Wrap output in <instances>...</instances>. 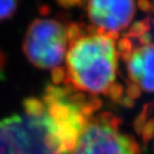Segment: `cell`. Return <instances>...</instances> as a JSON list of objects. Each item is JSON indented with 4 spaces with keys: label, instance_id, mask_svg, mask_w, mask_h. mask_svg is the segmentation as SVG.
<instances>
[{
    "label": "cell",
    "instance_id": "obj_21",
    "mask_svg": "<svg viewBox=\"0 0 154 154\" xmlns=\"http://www.w3.org/2000/svg\"><path fill=\"white\" fill-rule=\"evenodd\" d=\"M152 40V36L151 34L148 32V33H145V34L141 35L140 37H138V41H139V43L141 45L143 46H146V45H149L150 42H151Z\"/></svg>",
    "mask_w": 154,
    "mask_h": 154
},
{
    "label": "cell",
    "instance_id": "obj_18",
    "mask_svg": "<svg viewBox=\"0 0 154 154\" xmlns=\"http://www.w3.org/2000/svg\"><path fill=\"white\" fill-rule=\"evenodd\" d=\"M117 48H118L119 52L122 54L125 53H130L133 50H132V41L128 38H124L120 39L118 43H117Z\"/></svg>",
    "mask_w": 154,
    "mask_h": 154
},
{
    "label": "cell",
    "instance_id": "obj_17",
    "mask_svg": "<svg viewBox=\"0 0 154 154\" xmlns=\"http://www.w3.org/2000/svg\"><path fill=\"white\" fill-rule=\"evenodd\" d=\"M68 102L72 105H74L76 107H81L82 105L87 102V97L84 93L82 92H78V93H73L72 95H70L69 98H68Z\"/></svg>",
    "mask_w": 154,
    "mask_h": 154
},
{
    "label": "cell",
    "instance_id": "obj_24",
    "mask_svg": "<svg viewBox=\"0 0 154 154\" xmlns=\"http://www.w3.org/2000/svg\"><path fill=\"white\" fill-rule=\"evenodd\" d=\"M50 12H51V8L48 5H43L39 8V13L42 16H47V15L50 14Z\"/></svg>",
    "mask_w": 154,
    "mask_h": 154
},
{
    "label": "cell",
    "instance_id": "obj_5",
    "mask_svg": "<svg viewBox=\"0 0 154 154\" xmlns=\"http://www.w3.org/2000/svg\"><path fill=\"white\" fill-rule=\"evenodd\" d=\"M136 10L134 1L99 0L87 3L89 19L93 25L105 31L118 32L131 22Z\"/></svg>",
    "mask_w": 154,
    "mask_h": 154
},
{
    "label": "cell",
    "instance_id": "obj_22",
    "mask_svg": "<svg viewBox=\"0 0 154 154\" xmlns=\"http://www.w3.org/2000/svg\"><path fill=\"white\" fill-rule=\"evenodd\" d=\"M119 104H121V105H123L124 107H127V108H131V107L134 106V100L130 99V98L127 96H123Z\"/></svg>",
    "mask_w": 154,
    "mask_h": 154
},
{
    "label": "cell",
    "instance_id": "obj_3",
    "mask_svg": "<svg viewBox=\"0 0 154 154\" xmlns=\"http://www.w3.org/2000/svg\"><path fill=\"white\" fill-rule=\"evenodd\" d=\"M65 27L54 19H35L27 29L23 51L33 65L41 69L59 66L66 54Z\"/></svg>",
    "mask_w": 154,
    "mask_h": 154
},
{
    "label": "cell",
    "instance_id": "obj_10",
    "mask_svg": "<svg viewBox=\"0 0 154 154\" xmlns=\"http://www.w3.org/2000/svg\"><path fill=\"white\" fill-rule=\"evenodd\" d=\"M93 121L100 123V124L107 125L111 128L118 129L119 126L121 125L122 119L118 118L115 115H113L110 112H101L100 114H98L95 118L93 119Z\"/></svg>",
    "mask_w": 154,
    "mask_h": 154
},
{
    "label": "cell",
    "instance_id": "obj_9",
    "mask_svg": "<svg viewBox=\"0 0 154 154\" xmlns=\"http://www.w3.org/2000/svg\"><path fill=\"white\" fill-rule=\"evenodd\" d=\"M153 109H154V103L153 102L144 104L141 112L137 115L136 118H135L134 122H133V128L138 135H140L141 130H142L144 124L147 122V119H148L149 115L152 113Z\"/></svg>",
    "mask_w": 154,
    "mask_h": 154
},
{
    "label": "cell",
    "instance_id": "obj_2",
    "mask_svg": "<svg viewBox=\"0 0 154 154\" xmlns=\"http://www.w3.org/2000/svg\"><path fill=\"white\" fill-rule=\"evenodd\" d=\"M0 154H64L56 123L47 112L1 119Z\"/></svg>",
    "mask_w": 154,
    "mask_h": 154
},
{
    "label": "cell",
    "instance_id": "obj_1",
    "mask_svg": "<svg viewBox=\"0 0 154 154\" xmlns=\"http://www.w3.org/2000/svg\"><path fill=\"white\" fill-rule=\"evenodd\" d=\"M66 62L65 82L79 90L104 94L116 78L114 41L100 35L81 37L70 44Z\"/></svg>",
    "mask_w": 154,
    "mask_h": 154
},
{
    "label": "cell",
    "instance_id": "obj_16",
    "mask_svg": "<svg viewBox=\"0 0 154 154\" xmlns=\"http://www.w3.org/2000/svg\"><path fill=\"white\" fill-rule=\"evenodd\" d=\"M126 96L129 97L130 99L134 100L140 96L141 89L136 83L132 82L131 80H126Z\"/></svg>",
    "mask_w": 154,
    "mask_h": 154
},
{
    "label": "cell",
    "instance_id": "obj_4",
    "mask_svg": "<svg viewBox=\"0 0 154 154\" xmlns=\"http://www.w3.org/2000/svg\"><path fill=\"white\" fill-rule=\"evenodd\" d=\"M71 154H140V145L130 135L92 121L79 135Z\"/></svg>",
    "mask_w": 154,
    "mask_h": 154
},
{
    "label": "cell",
    "instance_id": "obj_6",
    "mask_svg": "<svg viewBox=\"0 0 154 154\" xmlns=\"http://www.w3.org/2000/svg\"><path fill=\"white\" fill-rule=\"evenodd\" d=\"M129 78L141 90L154 92V44L133 50L127 62Z\"/></svg>",
    "mask_w": 154,
    "mask_h": 154
},
{
    "label": "cell",
    "instance_id": "obj_7",
    "mask_svg": "<svg viewBox=\"0 0 154 154\" xmlns=\"http://www.w3.org/2000/svg\"><path fill=\"white\" fill-rule=\"evenodd\" d=\"M151 29V18L146 17L140 21H136L131 25L129 30L124 33L123 37L124 38H138L141 35L148 33Z\"/></svg>",
    "mask_w": 154,
    "mask_h": 154
},
{
    "label": "cell",
    "instance_id": "obj_23",
    "mask_svg": "<svg viewBox=\"0 0 154 154\" xmlns=\"http://www.w3.org/2000/svg\"><path fill=\"white\" fill-rule=\"evenodd\" d=\"M6 61H7V57H6V55H5L4 52H3L2 49L0 48V71L3 70V68H4Z\"/></svg>",
    "mask_w": 154,
    "mask_h": 154
},
{
    "label": "cell",
    "instance_id": "obj_20",
    "mask_svg": "<svg viewBox=\"0 0 154 154\" xmlns=\"http://www.w3.org/2000/svg\"><path fill=\"white\" fill-rule=\"evenodd\" d=\"M137 5H138V7L144 12H148L152 10V3L147 1V0H140V1L137 3Z\"/></svg>",
    "mask_w": 154,
    "mask_h": 154
},
{
    "label": "cell",
    "instance_id": "obj_8",
    "mask_svg": "<svg viewBox=\"0 0 154 154\" xmlns=\"http://www.w3.org/2000/svg\"><path fill=\"white\" fill-rule=\"evenodd\" d=\"M23 108L26 114L29 115H42L46 113V106L41 100L37 98L29 97L24 99L23 101Z\"/></svg>",
    "mask_w": 154,
    "mask_h": 154
},
{
    "label": "cell",
    "instance_id": "obj_11",
    "mask_svg": "<svg viewBox=\"0 0 154 154\" xmlns=\"http://www.w3.org/2000/svg\"><path fill=\"white\" fill-rule=\"evenodd\" d=\"M83 27H84L83 24H78L74 22H71L67 25V27L65 28V32H66L67 41L69 42V45L76 42L77 40H79L82 37Z\"/></svg>",
    "mask_w": 154,
    "mask_h": 154
},
{
    "label": "cell",
    "instance_id": "obj_19",
    "mask_svg": "<svg viewBox=\"0 0 154 154\" xmlns=\"http://www.w3.org/2000/svg\"><path fill=\"white\" fill-rule=\"evenodd\" d=\"M58 5H60L62 8H66V9H70L73 8L74 6H83L85 4V2L83 1H79V0H60L58 1Z\"/></svg>",
    "mask_w": 154,
    "mask_h": 154
},
{
    "label": "cell",
    "instance_id": "obj_12",
    "mask_svg": "<svg viewBox=\"0 0 154 154\" xmlns=\"http://www.w3.org/2000/svg\"><path fill=\"white\" fill-rule=\"evenodd\" d=\"M18 3L14 0L0 1V21L10 18L16 11Z\"/></svg>",
    "mask_w": 154,
    "mask_h": 154
},
{
    "label": "cell",
    "instance_id": "obj_14",
    "mask_svg": "<svg viewBox=\"0 0 154 154\" xmlns=\"http://www.w3.org/2000/svg\"><path fill=\"white\" fill-rule=\"evenodd\" d=\"M66 77H67V71L64 67L56 66L51 69V80L53 82V84L58 85L65 82Z\"/></svg>",
    "mask_w": 154,
    "mask_h": 154
},
{
    "label": "cell",
    "instance_id": "obj_15",
    "mask_svg": "<svg viewBox=\"0 0 154 154\" xmlns=\"http://www.w3.org/2000/svg\"><path fill=\"white\" fill-rule=\"evenodd\" d=\"M140 135L144 144H147V142L154 137V118L147 120L141 130Z\"/></svg>",
    "mask_w": 154,
    "mask_h": 154
},
{
    "label": "cell",
    "instance_id": "obj_13",
    "mask_svg": "<svg viewBox=\"0 0 154 154\" xmlns=\"http://www.w3.org/2000/svg\"><path fill=\"white\" fill-rule=\"evenodd\" d=\"M104 94L107 95L109 98H111L115 103L119 104L123 98V94H124V87L120 83L114 82L113 84L110 85V87L107 89Z\"/></svg>",
    "mask_w": 154,
    "mask_h": 154
},
{
    "label": "cell",
    "instance_id": "obj_25",
    "mask_svg": "<svg viewBox=\"0 0 154 154\" xmlns=\"http://www.w3.org/2000/svg\"><path fill=\"white\" fill-rule=\"evenodd\" d=\"M151 24H153V25H154V17L151 18Z\"/></svg>",
    "mask_w": 154,
    "mask_h": 154
}]
</instances>
